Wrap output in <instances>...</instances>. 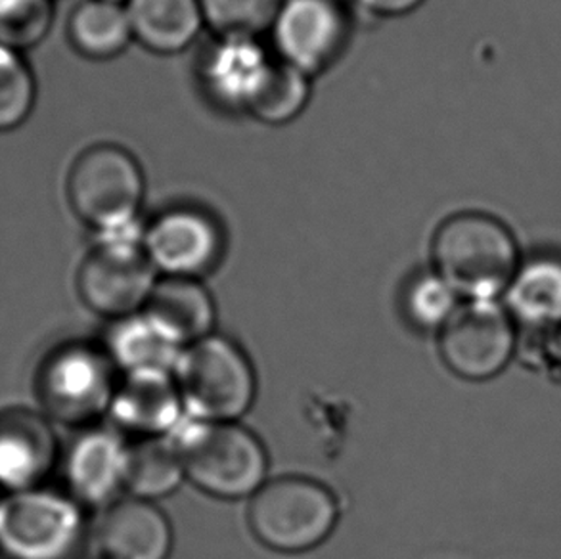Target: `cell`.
<instances>
[{"mask_svg": "<svg viewBox=\"0 0 561 559\" xmlns=\"http://www.w3.org/2000/svg\"><path fill=\"white\" fill-rule=\"evenodd\" d=\"M114 368L104 349L83 343L58 349L38 374L41 402L60 422H92L110 412L117 389Z\"/></svg>", "mask_w": 561, "mask_h": 559, "instance_id": "obj_8", "label": "cell"}, {"mask_svg": "<svg viewBox=\"0 0 561 559\" xmlns=\"http://www.w3.org/2000/svg\"><path fill=\"white\" fill-rule=\"evenodd\" d=\"M117 2H127V0H117Z\"/></svg>", "mask_w": 561, "mask_h": 559, "instance_id": "obj_29", "label": "cell"}, {"mask_svg": "<svg viewBox=\"0 0 561 559\" xmlns=\"http://www.w3.org/2000/svg\"><path fill=\"white\" fill-rule=\"evenodd\" d=\"M145 196L142 166L117 144H94L69 169V205L96 236L145 227L140 223Z\"/></svg>", "mask_w": 561, "mask_h": 559, "instance_id": "obj_3", "label": "cell"}, {"mask_svg": "<svg viewBox=\"0 0 561 559\" xmlns=\"http://www.w3.org/2000/svg\"><path fill=\"white\" fill-rule=\"evenodd\" d=\"M100 548L106 559H169L173 529L153 502H115L100 525Z\"/></svg>", "mask_w": 561, "mask_h": 559, "instance_id": "obj_16", "label": "cell"}, {"mask_svg": "<svg viewBox=\"0 0 561 559\" xmlns=\"http://www.w3.org/2000/svg\"><path fill=\"white\" fill-rule=\"evenodd\" d=\"M142 315L183 349L209 338L217 317L207 287L190 278L158 280Z\"/></svg>", "mask_w": 561, "mask_h": 559, "instance_id": "obj_17", "label": "cell"}, {"mask_svg": "<svg viewBox=\"0 0 561 559\" xmlns=\"http://www.w3.org/2000/svg\"><path fill=\"white\" fill-rule=\"evenodd\" d=\"M58 456L53 425L38 412L4 410L0 414V484L10 491H35Z\"/></svg>", "mask_w": 561, "mask_h": 559, "instance_id": "obj_13", "label": "cell"}, {"mask_svg": "<svg viewBox=\"0 0 561 559\" xmlns=\"http://www.w3.org/2000/svg\"><path fill=\"white\" fill-rule=\"evenodd\" d=\"M81 537L83 514L60 494L15 492L0 504V548L14 559H66Z\"/></svg>", "mask_w": 561, "mask_h": 559, "instance_id": "obj_9", "label": "cell"}, {"mask_svg": "<svg viewBox=\"0 0 561 559\" xmlns=\"http://www.w3.org/2000/svg\"><path fill=\"white\" fill-rule=\"evenodd\" d=\"M340 520L334 494L307 477H282L251 499L250 527L266 548L301 554L322 545Z\"/></svg>", "mask_w": 561, "mask_h": 559, "instance_id": "obj_5", "label": "cell"}, {"mask_svg": "<svg viewBox=\"0 0 561 559\" xmlns=\"http://www.w3.org/2000/svg\"><path fill=\"white\" fill-rule=\"evenodd\" d=\"M268 33L278 60L314 77L342 60L353 18L343 0H284Z\"/></svg>", "mask_w": 561, "mask_h": 559, "instance_id": "obj_7", "label": "cell"}, {"mask_svg": "<svg viewBox=\"0 0 561 559\" xmlns=\"http://www.w3.org/2000/svg\"><path fill=\"white\" fill-rule=\"evenodd\" d=\"M273 61L261 38L217 37L199 64V83L217 106L248 115Z\"/></svg>", "mask_w": 561, "mask_h": 559, "instance_id": "obj_12", "label": "cell"}, {"mask_svg": "<svg viewBox=\"0 0 561 559\" xmlns=\"http://www.w3.org/2000/svg\"><path fill=\"white\" fill-rule=\"evenodd\" d=\"M432 259L435 273L466 301H496L522 265L512 230L479 212L443 220L433 236Z\"/></svg>", "mask_w": 561, "mask_h": 559, "instance_id": "obj_1", "label": "cell"}, {"mask_svg": "<svg viewBox=\"0 0 561 559\" xmlns=\"http://www.w3.org/2000/svg\"><path fill=\"white\" fill-rule=\"evenodd\" d=\"M284 0H199L204 22L217 37L259 38L273 27Z\"/></svg>", "mask_w": 561, "mask_h": 559, "instance_id": "obj_24", "label": "cell"}, {"mask_svg": "<svg viewBox=\"0 0 561 559\" xmlns=\"http://www.w3.org/2000/svg\"><path fill=\"white\" fill-rule=\"evenodd\" d=\"M129 446L122 433L106 427L89 430L69 448L66 476L76 499L104 506L125 489Z\"/></svg>", "mask_w": 561, "mask_h": 559, "instance_id": "obj_15", "label": "cell"}, {"mask_svg": "<svg viewBox=\"0 0 561 559\" xmlns=\"http://www.w3.org/2000/svg\"><path fill=\"white\" fill-rule=\"evenodd\" d=\"M311 79L304 71L274 56L265 83L248 115L259 123L280 127L297 119L311 102Z\"/></svg>", "mask_w": 561, "mask_h": 559, "instance_id": "obj_23", "label": "cell"}, {"mask_svg": "<svg viewBox=\"0 0 561 559\" xmlns=\"http://www.w3.org/2000/svg\"><path fill=\"white\" fill-rule=\"evenodd\" d=\"M68 38L77 54L106 61L122 56L133 43L125 2L83 0L68 20Z\"/></svg>", "mask_w": 561, "mask_h": 559, "instance_id": "obj_21", "label": "cell"}, {"mask_svg": "<svg viewBox=\"0 0 561 559\" xmlns=\"http://www.w3.org/2000/svg\"><path fill=\"white\" fill-rule=\"evenodd\" d=\"M54 0H0V45L22 53L50 31Z\"/></svg>", "mask_w": 561, "mask_h": 559, "instance_id": "obj_27", "label": "cell"}, {"mask_svg": "<svg viewBox=\"0 0 561 559\" xmlns=\"http://www.w3.org/2000/svg\"><path fill=\"white\" fill-rule=\"evenodd\" d=\"M37 83L22 53L0 45V133L20 127L35 106Z\"/></svg>", "mask_w": 561, "mask_h": 559, "instance_id": "obj_26", "label": "cell"}, {"mask_svg": "<svg viewBox=\"0 0 561 559\" xmlns=\"http://www.w3.org/2000/svg\"><path fill=\"white\" fill-rule=\"evenodd\" d=\"M110 414L123 430L138 437H168L183 422V399L169 372L129 374L115 389Z\"/></svg>", "mask_w": 561, "mask_h": 559, "instance_id": "obj_14", "label": "cell"}, {"mask_svg": "<svg viewBox=\"0 0 561 559\" xmlns=\"http://www.w3.org/2000/svg\"><path fill=\"white\" fill-rule=\"evenodd\" d=\"M104 351L115 368L129 376L140 372L173 374L184 349L163 335L142 312H138L114 320L106 335Z\"/></svg>", "mask_w": 561, "mask_h": 559, "instance_id": "obj_20", "label": "cell"}, {"mask_svg": "<svg viewBox=\"0 0 561 559\" xmlns=\"http://www.w3.org/2000/svg\"><path fill=\"white\" fill-rule=\"evenodd\" d=\"M142 248L156 273L197 280L219 265L225 232L219 220L202 207L173 205L145 225Z\"/></svg>", "mask_w": 561, "mask_h": 559, "instance_id": "obj_11", "label": "cell"}, {"mask_svg": "<svg viewBox=\"0 0 561 559\" xmlns=\"http://www.w3.org/2000/svg\"><path fill=\"white\" fill-rule=\"evenodd\" d=\"M133 41L160 56L184 53L205 27L199 0H127Z\"/></svg>", "mask_w": 561, "mask_h": 559, "instance_id": "obj_19", "label": "cell"}, {"mask_svg": "<svg viewBox=\"0 0 561 559\" xmlns=\"http://www.w3.org/2000/svg\"><path fill=\"white\" fill-rule=\"evenodd\" d=\"M516 345V322L496 301L463 303L439 335L443 363L468 381L496 378L514 358Z\"/></svg>", "mask_w": 561, "mask_h": 559, "instance_id": "obj_10", "label": "cell"}, {"mask_svg": "<svg viewBox=\"0 0 561 559\" xmlns=\"http://www.w3.org/2000/svg\"><path fill=\"white\" fill-rule=\"evenodd\" d=\"M368 14L378 18H399L414 12L425 0H355Z\"/></svg>", "mask_w": 561, "mask_h": 559, "instance_id": "obj_28", "label": "cell"}, {"mask_svg": "<svg viewBox=\"0 0 561 559\" xmlns=\"http://www.w3.org/2000/svg\"><path fill=\"white\" fill-rule=\"evenodd\" d=\"M142 236L145 227L99 236L77 274V289L89 309L114 320L142 312L158 282Z\"/></svg>", "mask_w": 561, "mask_h": 559, "instance_id": "obj_6", "label": "cell"}, {"mask_svg": "<svg viewBox=\"0 0 561 559\" xmlns=\"http://www.w3.org/2000/svg\"><path fill=\"white\" fill-rule=\"evenodd\" d=\"M168 437L181 454L186 477L211 497L248 499L265 484V446L240 423L202 422L184 417Z\"/></svg>", "mask_w": 561, "mask_h": 559, "instance_id": "obj_2", "label": "cell"}, {"mask_svg": "<svg viewBox=\"0 0 561 559\" xmlns=\"http://www.w3.org/2000/svg\"><path fill=\"white\" fill-rule=\"evenodd\" d=\"M504 297L516 326L531 332L561 330V255L540 253L524 261Z\"/></svg>", "mask_w": 561, "mask_h": 559, "instance_id": "obj_18", "label": "cell"}, {"mask_svg": "<svg viewBox=\"0 0 561 559\" xmlns=\"http://www.w3.org/2000/svg\"><path fill=\"white\" fill-rule=\"evenodd\" d=\"M184 477L183 460L171 437H145L129 446L125 489L135 499H163L181 487Z\"/></svg>", "mask_w": 561, "mask_h": 559, "instance_id": "obj_22", "label": "cell"}, {"mask_svg": "<svg viewBox=\"0 0 561 559\" xmlns=\"http://www.w3.org/2000/svg\"><path fill=\"white\" fill-rule=\"evenodd\" d=\"M458 299L460 295L439 274L430 271L410 280L402 295V309L420 332H440L460 307Z\"/></svg>", "mask_w": 561, "mask_h": 559, "instance_id": "obj_25", "label": "cell"}, {"mask_svg": "<svg viewBox=\"0 0 561 559\" xmlns=\"http://www.w3.org/2000/svg\"><path fill=\"white\" fill-rule=\"evenodd\" d=\"M173 378L186 417L202 422L236 423L257 395L250 358L234 341L213 333L184 349Z\"/></svg>", "mask_w": 561, "mask_h": 559, "instance_id": "obj_4", "label": "cell"}]
</instances>
